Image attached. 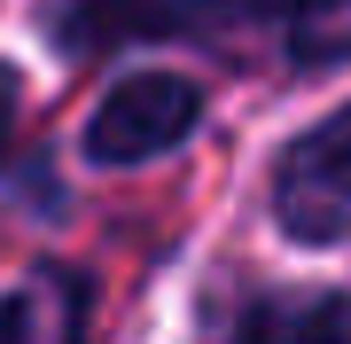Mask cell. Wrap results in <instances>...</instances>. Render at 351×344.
I'll list each match as a JSON object with an SVG mask.
<instances>
[{
    "label": "cell",
    "mask_w": 351,
    "mask_h": 344,
    "mask_svg": "<svg viewBox=\"0 0 351 344\" xmlns=\"http://www.w3.org/2000/svg\"><path fill=\"white\" fill-rule=\"evenodd\" d=\"M203 94L180 71H133L125 87H110L86 117V157L94 165H156L195 133Z\"/></svg>",
    "instance_id": "1"
},
{
    "label": "cell",
    "mask_w": 351,
    "mask_h": 344,
    "mask_svg": "<svg viewBox=\"0 0 351 344\" xmlns=\"http://www.w3.org/2000/svg\"><path fill=\"white\" fill-rule=\"evenodd\" d=\"M274 219L297 242H343L351 235V110L297 133L274 165Z\"/></svg>",
    "instance_id": "2"
},
{
    "label": "cell",
    "mask_w": 351,
    "mask_h": 344,
    "mask_svg": "<svg viewBox=\"0 0 351 344\" xmlns=\"http://www.w3.org/2000/svg\"><path fill=\"white\" fill-rule=\"evenodd\" d=\"M0 344H86V282L78 274H24L0 297Z\"/></svg>",
    "instance_id": "3"
},
{
    "label": "cell",
    "mask_w": 351,
    "mask_h": 344,
    "mask_svg": "<svg viewBox=\"0 0 351 344\" xmlns=\"http://www.w3.org/2000/svg\"><path fill=\"white\" fill-rule=\"evenodd\" d=\"M234 344H351V297H336V290H265L242 313Z\"/></svg>",
    "instance_id": "4"
},
{
    "label": "cell",
    "mask_w": 351,
    "mask_h": 344,
    "mask_svg": "<svg viewBox=\"0 0 351 344\" xmlns=\"http://www.w3.org/2000/svg\"><path fill=\"white\" fill-rule=\"evenodd\" d=\"M16 110H24V87H16V71H0V149L16 133Z\"/></svg>",
    "instance_id": "5"
},
{
    "label": "cell",
    "mask_w": 351,
    "mask_h": 344,
    "mask_svg": "<svg viewBox=\"0 0 351 344\" xmlns=\"http://www.w3.org/2000/svg\"><path fill=\"white\" fill-rule=\"evenodd\" d=\"M289 16H304V32L320 24V16H351V0H281Z\"/></svg>",
    "instance_id": "6"
}]
</instances>
